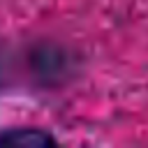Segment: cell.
<instances>
[{
  "mask_svg": "<svg viewBox=\"0 0 148 148\" xmlns=\"http://www.w3.org/2000/svg\"><path fill=\"white\" fill-rule=\"evenodd\" d=\"M58 139L42 127H9L0 132V146H53Z\"/></svg>",
  "mask_w": 148,
  "mask_h": 148,
  "instance_id": "6da1fadb",
  "label": "cell"
}]
</instances>
